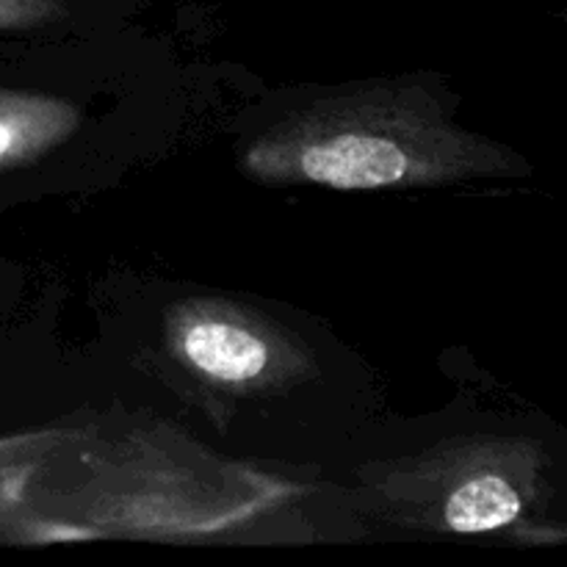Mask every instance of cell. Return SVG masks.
<instances>
[{
    "instance_id": "6da1fadb",
    "label": "cell",
    "mask_w": 567,
    "mask_h": 567,
    "mask_svg": "<svg viewBox=\"0 0 567 567\" xmlns=\"http://www.w3.org/2000/svg\"><path fill=\"white\" fill-rule=\"evenodd\" d=\"M39 460L0 468L6 540H208L302 493L172 430L131 432L86 449L70 468H59V480L39 468Z\"/></svg>"
},
{
    "instance_id": "7a4b0ae2",
    "label": "cell",
    "mask_w": 567,
    "mask_h": 567,
    "mask_svg": "<svg viewBox=\"0 0 567 567\" xmlns=\"http://www.w3.org/2000/svg\"><path fill=\"white\" fill-rule=\"evenodd\" d=\"M241 166L266 186L330 192H413L532 175L524 155L460 125L443 94L419 78L338 89L293 109L247 144Z\"/></svg>"
},
{
    "instance_id": "3957f363",
    "label": "cell",
    "mask_w": 567,
    "mask_h": 567,
    "mask_svg": "<svg viewBox=\"0 0 567 567\" xmlns=\"http://www.w3.org/2000/svg\"><path fill=\"white\" fill-rule=\"evenodd\" d=\"M548 468L551 457L535 437H449L369 468L363 504L399 529L557 546L565 532L540 518L551 491Z\"/></svg>"
},
{
    "instance_id": "277c9868",
    "label": "cell",
    "mask_w": 567,
    "mask_h": 567,
    "mask_svg": "<svg viewBox=\"0 0 567 567\" xmlns=\"http://www.w3.org/2000/svg\"><path fill=\"white\" fill-rule=\"evenodd\" d=\"M164 347L203 391L227 399L277 396L319 377V363L302 338L227 297H188L169 305Z\"/></svg>"
},
{
    "instance_id": "5b68a950",
    "label": "cell",
    "mask_w": 567,
    "mask_h": 567,
    "mask_svg": "<svg viewBox=\"0 0 567 567\" xmlns=\"http://www.w3.org/2000/svg\"><path fill=\"white\" fill-rule=\"evenodd\" d=\"M83 114L72 100L0 89V172L22 169L66 142Z\"/></svg>"
},
{
    "instance_id": "8992f818",
    "label": "cell",
    "mask_w": 567,
    "mask_h": 567,
    "mask_svg": "<svg viewBox=\"0 0 567 567\" xmlns=\"http://www.w3.org/2000/svg\"><path fill=\"white\" fill-rule=\"evenodd\" d=\"M75 435H81V432H78V430H61V426L3 435V437H0V468H9V465L28 463V460L44 457V454H50L53 449L70 443Z\"/></svg>"
},
{
    "instance_id": "52a82bcc",
    "label": "cell",
    "mask_w": 567,
    "mask_h": 567,
    "mask_svg": "<svg viewBox=\"0 0 567 567\" xmlns=\"http://www.w3.org/2000/svg\"><path fill=\"white\" fill-rule=\"evenodd\" d=\"M61 0H0V33L31 31L64 17Z\"/></svg>"
}]
</instances>
